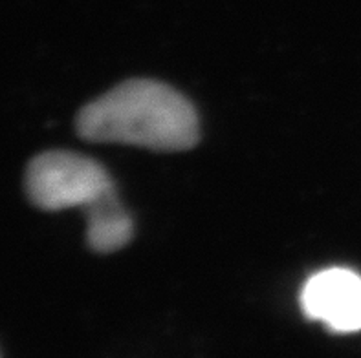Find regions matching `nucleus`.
<instances>
[{
	"label": "nucleus",
	"instance_id": "1",
	"mask_svg": "<svg viewBox=\"0 0 361 358\" xmlns=\"http://www.w3.org/2000/svg\"><path fill=\"white\" fill-rule=\"evenodd\" d=\"M79 137L90 143L182 152L200 139V122L191 101L152 79H130L79 110Z\"/></svg>",
	"mask_w": 361,
	"mask_h": 358
},
{
	"label": "nucleus",
	"instance_id": "2",
	"mask_svg": "<svg viewBox=\"0 0 361 358\" xmlns=\"http://www.w3.org/2000/svg\"><path fill=\"white\" fill-rule=\"evenodd\" d=\"M112 188L116 185L103 165L66 150L39 154L26 170L27 198L42 210L87 209Z\"/></svg>",
	"mask_w": 361,
	"mask_h": 358
},
{
	"label": "nucleus",
	"instance_id": "4",
	"mask_svg": "<svg viewBox=\"0 0 361 358\" xmlns=\"http://www.w3.org/2000/svg\"><path fill=\"white\" fill-rule=\"evenodd\" d=\"M87 241L92 250L110 254L127 247L134 236V222L118 191L112 188L87 207Z\"/></svg>",
	"mask_w": 361,
	"mask_h": 358
},
{
	"label": "nucleus",
	"instance_id": "3",
	"mask_svg": "<svg viewBox=\"0 0 361 358\" xmlns=\"http://www.w3.org/2000/svg\"><path fill=\"white\" fill-rule=\"evenodd\" d=\"M301 309L330 331H361V276L343 267L312 274L301 289Z\"/></svg>",
	"mask_w": 361,
	"mask_h": 358
}]
</instances>
